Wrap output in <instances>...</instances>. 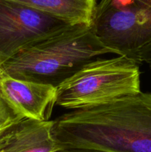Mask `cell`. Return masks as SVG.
<instances>
[{"label":"cell","mask_w":151,"mask_h":152,"mask_svg":"<svg viewBox=\"0 0 151 152\" xmlns=\"http://www.w3.org/2000/svg\"><path fill=\"white\" fill-rule=\"evenodd\" d=\"M62 147L107 152H151V93L139 92L53 120Z\"/></svg>","instance_id":"1"},{"label":"cell","mask_w":151,"mask_h":152,"mask_svg":"<svg viewBox=\"0 0 151 152\" xmlns=\"http://www.w3.org/2000/svg\"><path fill=\"white\" fill-rule=\"evenodd\" d=\"M113 53L91 25H70L23 49L0 66V74L57 87L83 66Z\"/></svg>","instance_id":"2"},{"label":"cell","mask_w":151,"mask_h":152,"mask_svg":"<svg viewBox=\"0 0 151 152\" xmlns=\"http://www.w3.org/2000/svg\"><path fill=\"white\" fill-rule=\"evenodd\" d=\"M139 65L124 56L93 59L56 87V105L78 110L141 92Z\"/></svg>","instance_id":"3"},{"label":"cell","mask_w":151,"mask_h":152,"mask_svg":"<svg viewBox=\"0 0 151 152\" xmlns=\"http://www.w3.org/2000/svg\"><path fill=\"white\" fill-rule=\"evenodd\" d=\"M91 25L113 53L140 65L151 45V0H100Z\"/></svg>","instance_id":"4"},{"label":"cell","mask_w":151,"mask_h":152,"mask_svg":"<svg viewBox=\"0 0 151 152\" xmlns=\"http://www.w3.org/2000/svg\"><path fill=\"white\" fill-rule=\"evenodd\" d=\"M71 24L10 0H0V66L33 43Z\"/></svg>","instance_id":"5"},{"label":"cell","mask_w":151,"mask_h":152,"mask_svg":"<svg viewBox=\"0 0 151 152\" xmlns=\"http://www.w3.org/2000/svg\"><path fill=\"white\" fill-rule=\"evenodd\" d=\"M0 95L17 117L48 121L56 102V87L0 74Z\"/></svg>","instance_id":"6"},{"label":"cell","mask_w":151,"mask_h":152,"mask_svg":"<svg viewBox=\"0 0 151 152\" xmlns=\"http://www.w3.org/2000/svg\"><path fill=\"white\" fill-rule=\"evenodd\" d=\"M53 129V120L21 119L0 133V152H55L62 147Z\"/></svg>","instance_id":"7"},{"label":"cell","mask_w":151,"mask_h":152,"mask_svg":"<svg viewBox=\"0 0 151 152\" xmlns=\"http://www.w3.org/2000/svg\"><path fill=\"white\" fill-rule=\"evenodd\" d=\"M59 18L71 25H91L96 0H10Z\"/></svg>","instance_id":"8"},{"label":"cell","mask_w":151,"mask_h":152,"mask_svg":"<svg viewBox=\"0 0 151 152\" xmlns=\"http://www.w3.org/2000/svg\"><path fill=\"white\" fill-rule=\"evenodd\" d=\"M21 119L11 111L0 95V133Z\"/></svg>","instance_id":"9"},{"label":"cell","mask_w":151,"mask_h":152,"mask_svg":"<svg viewBox=\"0 0 151 152\" xmlns=\"http://www.w3.org/2000/svg\"><path fill=\"white\" fill-rule=\"evenodd\" d=\"M55 152H107L101 150L91 149L85 148H73V147H62Z\"/></svg>","instance_id":"10"},{"label":"cell","mask_w":151,"mask_h":152,"mask_svg":"<svg viewBox=\"0 0 151 152\" xmlns=\"http://www.w3.org/2000/svg\"><path fill=\"white\" fill-rule=\"evenodd\" d=\"M145 62L151 68V45L144 52L140 58V64Z\"/></svg>","instance_id":"11"}]
</instances>
